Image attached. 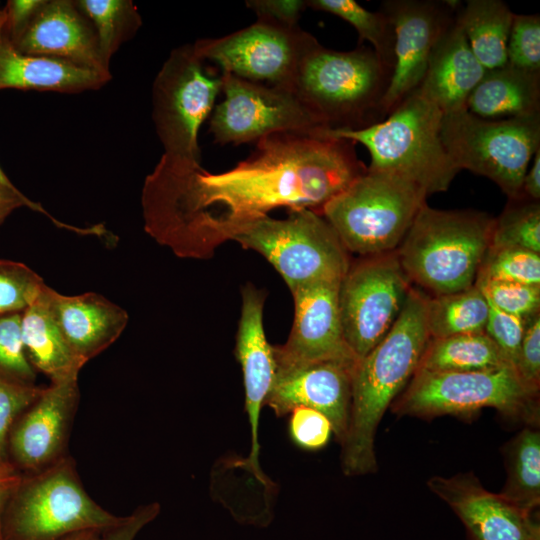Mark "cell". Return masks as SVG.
I'll return each instance as SVG.
<instances>
[{
  "label": "cell",
  "mask_w": 540,
  "mask_h": 540,
  "mask_svg": "<svg viewBox=\"0 0 540 540\" xmlns=\"http://www.w3.org/2000/svg\"><path fill=\"white\" fill-rule=\"evenodd\" d=\"M355 144L325 133H275L220 173L163 154L142 189L145 231L181 258L207 259L273 209L322 215L332 198L367 171Z\"/></svg>",
  "instance_id": "cell-1"
},
{
  "label": "cell",
  "mask_w": 540,
  "mask_h": 540,
  "mask_svg": "<svg viewBox=\"0 0 540 540\" xmlns=\"http://www.w3.org/2000/svg\"><path fill=\"white\" fill-rule=\"evenodd\" d=\"M427 298L411 287L389 332L353 368L349 421L341 443V466L346 476L377 471L374 441L378 425L412 379L430 339L426 326Z\"/></svg>",
  "instance_id": "cell-2"
},
{
  "label": "cell",
  "mask_w": 540,
  "mask_h": 540,
  "mask_svg": "<svg viewBox=\"0 0 540 540\" xmlns=\"http://www.w3.org/2000/svg\"><path fill=\"white\" fill-rule=\"evenodd\" d=\"M391 74L371 47L337 51L315 38L290 90L325 129L358 130L385 119L382 102Z\"/></svg>",
  "instance_id": "cell-3"
},
{
  "label": "cell",
  "mask_w": 540,
  "mask_h": 540,
  "mask_svg": "<svg viewBox=\"0 0 540 540\" xmlns=\"http://www.w3.org/2000/svg\"><path fill=\"white\" fill-rule=\"evenodd\" d=\"M494 220L484 212L426 203L395 254L410 282L433 296L469 289L490 248Z\"/></svg>",
  "instance_id": "cell-4"
},
{
  "label": "cell",
  "mask_w": 540,
  "mask_h": 540,
  "mask_svg": "<svg viewBox=\"0 0 540 540\" xmlns=\"http://www.w3.org/2000/svg\"><path fill=\"white\" fill-rule=\"evenodd\" d=\"M443 115L416 89L379 123L324 133L362 144L371 157L369 169L411 181L428 196L447 191L460 172L442 141Z\"/></svg>",
  "instance_id": "cell-5"
},
{
  "label": "cell",
  "mask_w": 540,
  "mask_h": 540,
  "mask_svg": "<svg viewBox=\"0 0 540 540\" xmlns=\"http://www.w3.org/2000/svg\"><path fill=\"white\" fill-rule=\"evenodd\" d=\"M427 194L395 174L371 170L357 177L322 209L346 250L362 257L394 252Z\"/></svg>",
  "instance_id": "cell-6"
},
{
  "label": "cell",
  "mask_w": 540,
  "mask_h": 540,
  "mask_svg": "<svg viewBox=\"0 0 540 540\" xmlns=\"http://www.w3.org/2000/svg\"><path fill=\"white\" fill-rule=\"evenodd\" d=\"M123 519L101 507L84 489L74 462L63 456L23 478L2 518L3 540H63L104 531Z\"/></svg>",
  "instance_id": "cell-7"
},
{
  "label": "cell",
  "mask_w": 540,
  "mask_h": 540,
  "mask_svg": "<svg viewBox=\"0 0 540 540\" xmlns=\"http://www.w3.org/2000/svg\"><path fill=\"white\" fill-rule=\"evenodd\" d=\"M441 137L460 171L490 179L510 200L524 199L523 178L540 149V114L498 120L467 110L445 114Z\"/></svg>",
  "instance_id": "cell-8"
},
{
  "label": "cell",
  "mask_w": 540,
  "mask_h": 540,
  "mask_svg": "<svg viewBox=\"0 0 540 540\" xmlns=\"http://www.w3.org/2000/svg\"><path fill=\"white\" fill-rule=\"evenodd\" d=\"M494 408L529 425L539 419L538 396L522 384L512 367L466 372L416 371L392 410L399 416H468Z\"/></svg>",
  "instance_id": "cell-9"
},
{
  "label": "cell",
  "mask_w": 540,
  "mask_h": 540,
  "mask_svg": "<svg viewBox=\"0 0 540 540\" xmlns=\"http://www.w3.org/2000/svg\"><path fill=\"white\" fill-rule=\"evenodd\" d=\"M233 241L264 256L290 291L317 281H341L351 263L330 223L309 209L288 210L284 219L265 216Z\"/></svg>",
  "instance_id": "cell-10"
},
{
  "label": "cell",
  "mask_w": 540,
  "mask_h": 540,
  "mask_svg": "<svg viewBox=\"0 0 540 540\" xmlns=\"http://www.w3.org/2000/svg\"><path fill=\"white\" fill-rule=\"evenodd\" d=\"M185 44L171 51L152 87V119L164 155L200 163L199 131L221 91L222 73Z\"/></svg>",
  "instance_id": "cell-11"
},
{
  "label": "cell",
  "mask_w": 540,
  "mask_h": 540,
  "mask_svg": "<svg viewBox=\"0 0 540 540\" xmlns=\"http://www.w3.org/2000/svg\"><path fill=\"white\" fill-rule=\"evenodd\" d=\"M411 287L395 251L350 263L338 301L344 338L357 360L389 332Z\"/></svg>",
  "instance_id": "cell-12"
},
{
  "label": "cell",
  "mask_w": 540,
  "mask_h": 540,
  "mask_svg": "<svg viewBox=\"0 0 540 540\" xmlns=\"http://www.w3.org/2000/svg\"><path fill=\"white\" fill-rule=\"evenodd\" d=\"M221 91L224 100L209 121V132L220 145L257 142L281 132L319 135L327 130L289 89L222 73Z\"/></svg>",
  "instance_id": "cell-13"
},
{
  "label": "cell",
  "mask_w": 540,
  "mask_h": 540,
  "mask_svg": "<svg viewBox=\"0 0 540 540\" xmlns=\"http://www.w3.org/2000/svg\"><path fill=\"white\" fill-rule=\"evenodd\" d=\"M314 39L299 26L257 20L223 37L199 39L193 46L222 73L290 90L299 62Z\"/></svg>",
  "instance_id": "cell-14"
},
{
  "label": "cell",
  "mask_w": 540,
  "mask_h": 540,
  "mask_svg": "<svg viewBox=\"0 0 540 540\" xmlns=\"http://www.w3.org/2000/svg\"><path fill=\"white\" fill-rule=\"evenodd\" d=\"M459 1L387 0L381 10L394 28V66L382 102L386 118L419 88L432 51L454 23Z\"/></svg>",
  "instance_id": "cell-15"
},
{
  "label": "cell",
  "mask_w": 540,
  "mask_h": 540,
  "mask_svg": "<svg viewBox=\"0 0 540 540\" xmlns=\"http://www.w3.org/2000/svg\"><path fill=\"white\" fill-rule=\"evenodd\" d=\"M341 281H317L291 291L294 320L287 341L273 347L276 370L334 361L354 366L341 324Z\"/></svg>",
  "instance_id": "cell-16"
},
{
  "label": "cell",
  "mask_w": 540,
  "mask_h": 540,
  "mask_svg": "<svg viewBox=\"0 0 540 540\" xmlns=\"http://www.w3.org/2000/svg\"><path fill=\"white\" fill-rule=\"evenodd\" d=\"M427 486L460 518L470 540H540L533 512L488 491L472 472L433 476Z\"/></svg>",
  "instance_id": "cell-17"
},
{
  "label": "cell",
  "mask_w": 540,
  "mask_h": 540,
  "mask_svg": "<svg viewBox=\"0 0 540 540\" xmlns=\"http://www.w3.org/2000/svg\"><path fill=\"white\" fill-rule=\"evenodd\" d=\"M78 399V377L43 388L10 432L8 451L16 467L36 473L63 457Z\"/></svg>",
  "instance_id": "cell-18"
},
{
  "label": "cell",
  "mask_w": 540,
  "mask_h": 540,
  "mask_svg": "<svg viewBox=\"0 0 540 540\" xmlns=\"http://www.w3.org/2000/svg\"><path fill=\"white\" fill-rule=\"evenodd\" d=\"M354 366L325 361L278 369L264 405L279 417L300 406L321 412L341 444L348 427Z\"/></svg>",
  "instance_id": "cell-19"
},
{
  "label": "cell",
  "mask_w": 540,
  "mask_h": 540,
  "mask_svg": "<svg viewBox=\"0 0 540 540\" xmlns=\"http://www.w3.org/2000/svg\"><path fill=\"white\" fill-rule=\"evenodd\" d=\"M10 38L21 52L111 75L94 28L74 1L44 0L28 24Z\"/></svg>",
  "instance_id": "cell-20"
},
{
  "label": "cell",
  "mask_w": 540,
  "mask_h": 540,
  "mask_svg": "<svg viewBox=\"0 0 540 540\" xmlns=\"http://www.w3.org/2000/svg\"><path fill=\"white\" fill-rule=\"evenodd\" d=\"M265 295L248 284L242 289V307L236 336V357L245 389V410L251 428V451L247 465L256 477L263 476L259 466L258 427L262 406L276 375L273 347L268 343L263 326Z\"/></svg>",
  "instance_id": "cell-21"
},
{
  "label": "cell",
  "mask_w": 540,
  "mask_h": 540,
  "mask_svg": "<svg viewBox=\"0 0 540 540\" xmlns=\"http://www.w3.org/2000/svg\"><path fill=\"white\" fill-rule=\"evenodd\" d=\"M43 294L63 337L85 364L113 344L129 320L122 307L95 292L69 296L45 285Z\"/></svg>",
  "instance_id": "cell-22"
},
{
  "label": "cell",
  "mask_w": 540,
  "mask_h": 540,
  "mask_svg": "<svg viewBox=\"0 0 540 540\" xmlns=\"http://www.w3.org/2000/svg\"><path fill=\"white\" fill-rule=\"evenodd\" d=\"M110 78L64 60L21 52L13 44L0 11V90L79 93L99 89Z\"/></svg>",
  "instance_id": "cell-23"
},
{
  "label": "cell",
  "mask_w": 540,
  "mask_h": 540,
  "mask_svg": "<svg viewBox=\"0 0 540 540\" xmlns=\"http://www.w3.org/2000/svg\"><path fill=\"white\" fill-rule=\"evenodd\" d=\"M485 71L454 21L435 45L418 90L444 115L460 112L467 110V100Z\"/></svg>",
  "instance_id": "cell-24"
},
{
  "label": "cell",
  "mask_w": 540,
  "mask_h": 540,
  "mask_svg": "<svg viewBox=\"0 0 540 540\" xmlns=\"http://www.w3.org/2000/svg\"><path fill=\"white\" fill-rule=\"evenodd\" d=\"M466 109L484 119H509L540 114V74L508 63L486 70L470 94Z\"/></svg>",
  "instance_id": "cell-25"
},
{
  "label": "cell",
  "mask_w": 540,
  "mask_h": 540,
  "mask_svg": "<svg viewBox=\"0 0 540 540\" xmlns=\"http://www.w3.org/2000/svg\"><path fill=\"white\" fill-rule=\"evenodd\" d=\"M44 286L21 313L22 339L27 357L32 366L47 375L51 382L76 378L85 363L74 354L56 325L43 294Z\"/></svg>",
  "instance_id": "cell-26"
},
{
  "label": "cell",
  "mask_w": 540,
  "mask_h": 540,
  "mask_svg": "<svg viewBox=\"0 0 540 540\" xmlns=\"http://www.w3.org/2000/svg\"><path fill=\"white\" fill-rule=\"evenodd\" d=\"M513 16L514 13L501 0H468L459 6L455 22L486 70L507 64V44Z\"/></svg>",
  "instance_id": "cell-27"
},
{
  "label": "cell",
  "mask_w": 540,
  "mask_h": 540,
  "mask_svg": "<svg viewBox=\"0 0 540 540\" xmlns=\"http://www.w3.org/2000/svg\"><path fill=\"white\" fill-rule=\"evenodd\" d=\"M504 367L512 366L483 332L429 339L416 371L466 372Z\"/></svg>",
  "instance_id": "cell-28"
},
{
  "label": "cell",
  "mask_w": 540,
  "mask_h": 540,
  "mask_svg": "<svg viewBox=\"0 0 540 540\" xmlns=\"http://www.w3.org/2000/svg\"><path fill=\"white\" fill-rule=\"evenodd\" d=\"M506 482L500 494L516 506L532 511L540 504V431L528 425L503 448Z\"/></svg>",
  "instance_id": "cell-29"
},
{
  "label": "cell",
  "mask_w": 540,
  "mask_h": 540,
  "mask_svg": "<svg viewBox=\"0 0 540 540\" xmlns=\"http://www.w3.org/2000/svg\"><path fill=\"white\" fill-rule=\"evenodd\" d=\"M488 314V302L476 285L460 292L428 296L426 301L430 339L483 333Z\"/></svg>",
  "instance_id": "cell-30"
},
{
  "label": "cell",
  "mask_w": 540,
  "mask_h": 540,
  "mask_svg": "<svg viewBox=\"0 0 540 540\" xmlns=\"http://www.w3.org/2000/svg\"><path fill=\"white\" fill-rule=\"evenodd\" d=\"M78 9L91 22L101 53L110 63L119 47L142 25L141 16L130 0H77Z\"/></svg>",
  "instance_id": "cell-31"
},
{
  "label": "cell",
  "mask_w": 540,
  "mask_h": 540,
  "mask_svg": "<svg viewBox=\"0 0 540 540\" xmlns=\"http://www.w3.org/2000/svg\"><path fill=\"white\" fill-rule=\"evenodd\" d=\"M307 7L335 15L352 25L359 35V45L364 41L389 70L394 66V28L382 12H372L354 0H308Z\"/></svg>",
  "instance_id": "cell-32"
},
{
  "label": "cell",
  "mask_w": 540,
  "mask_h": 540,
  "mask_svg": "<svg viewBox=\"0 0 540 540\" xmlns=\"http://www.w3.org/2000/svg\"><path fill=\"white\" fill-rule=\"evenodd\" d=\"M494 220L491 248H522L540 253V204L527 199L511 200Z\"/></svg>",
  "instance_id": "cell-33"
},
{
  "label": "cell",
  "mask_w": 540,
  "mask_h": 540,
  "mask_svg": "<svg viewBox=\"0 0 540 540\" xmlns=\"http://www.w3.org/2000/svg\"><path fill=\"white\" fill-rule=\"evenodd\" d=\"M493 280L540 286V253L506 247L489 248L476 281Z\"/></svg>",
  "instance_id": "cell-34"
},
{
  "label": "cell",
  "mask_w": 540,
  "mask_h": 540,
  "mask_svg": "<svg viewBox=\"0 0 540 540\" xmlns=\"http://www.w3.org/2000/svg\"><path fill=\"white\" fill-rule=\"evenodd\" d=\"M44 285L43 279L25 264L0 259V316L23 312Z\"/></svg>",
  "instance_id": "cell-35"
},
{
  "label": "cell",
  "mask_w": 540,
  "mask_h": 540,
  "mask_svg": "<svg viewBox=\"0 0 540 540\" xmlns=\"http://www.w3.org/2000/svg\"><path fill=\"white\" fill-rule=\"evenodd\" d=\"M21 313L0 316V375L20 383L34 384L36 372L25 351Z\"/></svg>",
  "instance_id": "cell-36"
},
{
  "label": "cell",
  "mask_w": 540,
  "mask_h": 540,
  "mask_svg": "<svg viewBox=\"0 0 540 540\" xmlns=\"http://www.w3.org/2000/svg\"><path fill=\"white\" fill-rule=\"evenodd\" d=\"M507 63L540 74V15L515 14L507 44Z\"/></svg>",
  "instance_id": "cell-37"
},
{
  "label": "cell",
  "mask_w": 540,
  "mask_h": 540,
  "mask_svg": "<svg viewBox=\"0 0 540 540\" xmlns=\"http://www.w3.org/2000/svg\"><path fill=\"white\" fill-rule=\"evenodd\" d=\"M475 285L489 303L505 313L523 319L539 313L540 286L493 280H479Z\"/></svg>",
  "instance_id": "cell-38"
},
{
  "label": "cell",
  "mask_w": 540,
  "mask_h": 540,
  "mask_svg": "<svg viewBox=\"0 0 540 540\" xmlns=\"http://www.w3.org/2000/svg\"><path fill=\"white\" fill-rule=\"evenodd\" d=\"M43 388L0 375V461H7L8 440L13 425L38 398Z\"/></svg>",
  "instance_id": "cell-39"
},
{
  "label": "cell",
  "mask_w": 540,
  "mask_h": 540,
  "mask_svg": "<svg viewBox=\"0 0 540 540\" xmlns=\"http://www.w3.org/2000/svg\"><path fill=\"white\" fill-rule=\"evenodd\" d=\"M289 434L295 445L305 450L325 447L333 433L329 419L309 407H296L289 413Z\"/></svg>",
  "instance_id": "cell-40"
},
{
  "label": "cell",
  "mask_w": 540,
  "mask_h": 540,
  "mask_svg": "<svg viewBox=\"0 0 540 540\" xmlns=\"http://www.w3.org/2000/svg\"><path fill=\"white\" fill-rule=\"evenodd\" d=\"M488 305L489 314L484 333L495 343L515 370L526 319L505 313L489 302Z\"/></svg>",
  "instance_id": "cell-41"
},
{
  "label": "cell",
  "mask_w": 540,
  "mask_h": 540,
  "mask_svg": "<svg viewBox=\"0 0 540 540\" xmlns=\"http://www.w3.org/2000/svg\"><path fill=\"white\" fill-rule=\"evenodd\" d=\"M515 371L524 387L538 396L540 386V316L526 319Z\"/></svg>",
  "instance_id": "cell-42"
},
{
  "label": "cell",
  "mask_w": 540,
  "mask_h": 540,
  "mask_svg": "<svg viewBox=\"0 0 540 540\" xmlns=\"http://www.w3.org/2000/svg\"><path fill=\"white\" fill-rule=\"evenodd\" d=\"M246 6L257 16L284 27H298V20L307 7L304 0H247Z\"/></svg>",
  "instance_id": "cell-43"
},
{
  "label": "cell",
  "mask_w": 540,
  "mask_h": 540,
  "mask_svg": "<svg viewBox=\"0 0 540 540\" xmlns=\"http://www.w3.org/2000/svg\"><path fill=\"white\" fill-rule=\"evenodd\" d=\"M160 512L156 502L141 505L124 516L116 525L101 532L99 540H134L144 526L153 521Z\"/></svg>",
  "instance_id": "cell-44"
},
{
  "label": "cell",
  "mask_w": 540,
  "mask_h": 540,
  "mask_svg": "<svg viewBox=\"0 0 540 540\" xmlns=\"http://www.w3.org/2000/svg\"><path fill=\"white\" fill-rule=\"evenodd\" d=\"M20 207H27L36 212L42 213L47 216L54 224L59 227H64L76 232L83 233V229L75 228L70 225L59 222L53 216H51L45 209L38 203L30 200L19 189L13 190L0 183V224L16 209Z\"/></svg>",
  "instance_id": "cell-45"
},
{
  "label": "cell",
  "mask_w": 540,
  "mask_h": 540,
  "mask_svg": "<svg viewBox=\"0 0 540 540\" xmlns=\"http://www.w3.org/2000/svg\"><path fill=\"white\" fill-rule=\"evenodd\" d=\"M44 0H12L1 10L10 37L18 34L36 14Z\"/></svg>",
  "instance_id": "cell-46"
},
{
  "label": "cell",
  "mask_w": 540,
  "mask_h": 540,
  "mask_svg": "<svg viewBox=\"0 0 540 540\" xmlns=\"http://www.w3.org/2000/svg\"><path fill=\"white\" fill-rule=\"evenodd\" d=\"M23 477L19 469L7 461H0V540L2 535V518L6 506L19 487Z\"/></svg>",
  "instance_id": "cell-47"
},
{
  "label": "cell",
  "mask_w": 540,
  "mask_h": 540,
  "mask_svg": "<svg viewBox=\"0 0 540 540\" xmlns=\"http://www.w3.org/2000/svg\"><path fill=\"white\" fill-rule=\"evenodd\" d=\"M523 198L539 202L540 199V149L532 158L531 167L528 168L522 183Z\"/></svg>",
  "instance_id": "cell-48"
},
{
  "label": "cell",
  "mask_w": 540,
  "mask_h": 540,
  "mask_svg": "<svg viewBox=\"0 0 540 540\" xmlns=\"http://www.w3.org/2000/svg\"><path fill=\"white\" fill-rule=\"evenodd\" d=\"M102 531L88 530L71 535L63 540H99Z\"/></svg>",
  "instance_id": "cell-49"
},
{
  "label": "cell",
  "mask_w": 540,
  "mask_h": 540,
  "mask_svg": "<svg viewBox=\"0 0 540 540\" xmlns=\"http://www.w3.org/2000/svg\"><path fill=\"white\" fill-rule=\"evenodd\" d=\"M0 183L10 189L18 190L0 167Z\"/></svg>",
  "instance_id": "cell-50"
}]
</instances>
